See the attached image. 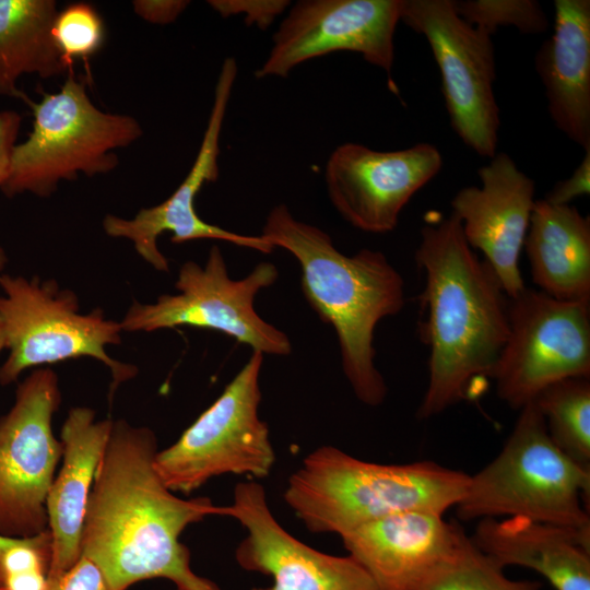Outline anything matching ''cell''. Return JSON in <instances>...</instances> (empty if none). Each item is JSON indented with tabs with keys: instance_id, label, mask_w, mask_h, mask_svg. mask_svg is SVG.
Masks as SVG:
<instances>
[{
	"instance_id": "1",
	"label": "cell",
	"mask_w": 590,
	"mask_h": 590,
	"mask_svg": "<svg viewBox=\"0 0 590 590\" xmlns=\"http://www.w3.org/2000/svg\"><path fill=\"white\" fill-rule=\"evenodd\" d=\"M157 451L152 429L113 421L88 496L81 555L99 567L111 590L152 578L168 579L176 590H222L191 569L180 535L208 516H228V506L174 495L155 470Z\"/></svg>"
},
{
	"instance_id": "2",
	"label": "cell",
	"mask_w": 590,
	"mask_h": 590,
	"mask_svg": "<svg viewBox=\"0 0 590 590\" xmlns=\"http://www.w3.org/2000/svg\"><path fill=\"white\" fill-rule=\"evenodd\" d=\"M415 261L425 280L421 337L429 349L417 417L426 420L462 401L474 380L493 378L508 338L509 298L452 214L422 227Z\"/></svg>"
},
{
	"instance_id": "10",
	"label": "cell",
	"mask_w": 590,
	"mask_h": 590,
	"mask_svg": "<svg viewBox=\"0 0 590 590\" xmlns=\"http://www.w3.org/2000/svg\"><path fill=\"white\" fill-rule=\"evenodd\" d=\"M509 332L493 378L511 409L550 385L590 377V300H560L524 287L509 298Z\"/></svg>"
},
{
	"instance_id": "19",
	"label": "cell",
	"mask_w": 590,
	"mask_h": 590,
	"mask_svg": "<svg viewBox=\"0 0 590 590\" xmlns=\"http://www.w3.org/2000/svg\"><path fill=\"white\" fill-rule=\"evenodd\" d=\"M113 420H95L94 410L72 408L62 425V464L46 499L51 560L48 577L81 557V535L95 472L108 441Z\"/></svg>"
},
{
	"instance_id": "15",
	"label": "cell",
	"mask_w": 590,
	"mask_h": 590,
	"mask_svg": "<svg viewBox=\"0 0 590 590\" xmlns=\"http://www.w3.org/2000/svg\"><path fill=\"white\" fill-rule=\"evenodd\" d=\"M441 166L440 152L429 143L377 151L347 142L337 146L327 161V193L350 225L386 234L397 227L404 206Z\"/></svg>"
},
{
	"instance_id": "14",
	"label": "cell",
	"mask_w": 590,
	"mask_h": 590,
	"mask_svg": "<svg viewBox=\"0 0 590 590\" xmlns=\"http://www.w3.org/2000/svg\"><path fill=\"white\" fill-rule=\"evenodd\" d=\"M237 72L236 60L227 57L221 66L213 104L196 160L177 189L162 203L141 209L133 219L108 214L103 221V228L108 236L129 239L140 257L157 271L167 272L169 269L166 257L157 247L158 236L166 232L172 233L170 240L175 244L217 239L262 253L274 250L261 235H241L210 224L194 209V199L203 185L219 177L221 133Z\"/></svg>"
},
{
	"instance_id": "17",
	"label": "cell",
	"mask_w": 590,
	"mask_h": 590,
	"mask_svg": "<svg viewBox=\"0 0 590 590\" xmlns=\"http://www.w3.org/2000/svg\"><path fill=\"white\" fill-rule=\"evenodd\" d=\"M477 175L481 185L461 188L451 200V214L471 248L483 253L508 298H514L526 287L519 259L536 201L534 180L503 152Z\"/></svg>"
},
{
	"instance_id": "4",
	"label": "cell",
	"mask_w": 590,
	"mask_h": 590,
	"mask_svg": "<svg viewBox=\"0 0 590 590\" xmlns=\"http://www.w3.org/2000/svg\"><path fill=\"white\" fill-rule=\"evenodd\" d=\"M469 476L434 461L382 464L321 446L290 476L284 500L310 532L342 536L400 512L444 515L464 495Z\"/></svg>"
},
{
	"instance_id": "12",
	"label": "cell",
	"mask_w": 590,
	"mask_h": 590,
	"mask_svg": "<svg viewBox=\"0 0 590 590\" xmlns=\"http://www.w3.org/2000/svg\"><path fill=\"white\" fill-rule=\"evenodd\" d=\"M61 402L58 376L49 368L28 375L0 418V535L22 539L48 530L46 499L62 444L52 433Z\"/></svg>"
},
{
	"instance_id": "32",
	"label": "cell",
	"mask_w": 590,
	"mask_h": 590,
	"mask_svg": "<svg viewBox=\"0 0 590 590\" xmlns=\"http://www.w3.org/2000/svg\"><path fill=\"white\" fill-rule=\"evenodd\" d=\"M189 3L186 0H137L132 2V7L142 20L165 25L175 22Z\"/></svg>"
},
{
	"instance_id": "36",
	"label": "cell",
	"mask_w": 590,
	"mask_h": 590,
	"mask_svg": "<svg viewBox=\"0 0 590 590\" xmlns=\"http://www.w3.org/2000/svg\"><path fill=\"white\" fill-rule=\"evenodd\" d=\"M0 590H7L4 587H0Z\"/></svg>"
},
{
	"instance_id": "11",
	"label": "cell",
	"mask_w": 590,
	"mask_h": 590,
	"mask_svg": "<svg viewBox=\"0 0 590 590\" xmlns=\"http://www.w3.org/2000/svg\"><path fill=\"white\" fill-rule=\"evenodd\" d=\"M400 21L432 49L453 131L476 154L493 157L500 116L492 35L464 21L452 0H401Z\"/></svg>"
},
{
	"instance_id": "7",
	"label": "cell",
	"mask_w": 590,
	"mask_h": 590,
	"mask_svg": "<svg viewBox=\"0 0 590 590\" xmlns=\"http://www.w3.org/2000/svg\"><path fill=\"white\" fill-rule=\"evenodd\" d=\"M0 318L8 357L0 367V384L15 381L32 367L91 357L111 373V393L137 375V367L111 358L109 344L121 342L120 322L105 318L99 308L81 314L76 295L55 281L0 275Z\"/></svg>"
},
{
	"instance_id": "22",
	"label": "cell",
	"mask_w": 590,
	"mask_h": 590,
	"mask_svg": "<svg viewBox=\"0 0 590 590\" xmlns=\"http://www.w3.org/2000/svg\"><path fill=\"white\" fill-rule=\"evenodd\" d=\"M538 290L590 300V220L570 204L536 200L523 244Z\"/></svg>"
},
{
	"instance_id": "31",
	"label": "cell",
	"mask_w": 590,
	"mask_h": 590,
	"mask_svg": "<svg viewBox=\"0 0 590 590\" xmlns=\"http://www.w3.org/2000/svg\"><path fill=\"white\" fill-rule=\"evenodd\" d=\"M22 117L14 110H0V189L10 175L13 151Z\"/></svg>"
},
{
	"instance_id": "34",
	"label": "cell",
	"mask_w": 590,
	"mask_h": 590,
	"mask_svg": "<svg viewBox=\"0 0 590 590\" xmlns=\"http://www.w3.org/2000/svg\"><path fill=\"white\" fill-rule=\"evenodd\" d=\"M5 349V335L3 331V326L0 318V352Z\"/></svg>"
},
{
	"instance_id": "5",
	"label": "cell",
	"mask_w": 590,
	"mask_h": 590,
	"mask_svg": "<svg viewBox=\"0 0 590 590\" xmlns=\"http://www.w3.org/2000/svg\"><path fill=\"white\" fill-rule=\"evenodd\" d=\"M590 470L551 439L533 402L519 410L500 452L469 476L459 519L526 518L566 528L590 543Z\"/></svg>"
},
{
	"instance_id": "28",
	"label": "cell",
	"mask_w": 590,
	"mask_h": 590,
	"mask_svg": "<svg viewBox=\"0 0 590 590\" xmlns=\"http://www.w3.org/2000/svg\"><path fill=\"white\" fill-rule=\"evenodd\" d=\"M209 5L221 16L244 15L248 25L269 27L290 7L286 0H210Z\"/></svg>"
},
{
	"instance_id": "23",
	"label": "cell",
	"mask_w": 590,
	"mask_h": 590,
	"mask_svg": "<svg viewBox=\"0 0 590 590\" xmlns=\"http://www.w3.org/2000/svg\"><path fill=\"white\" fill-rule=\"evenodd\" d=\"M54 0H0V94L24 98L16 83L24 74L47 79L68 69L52 38Z\"/></svg>"
},
{
	"instance_id": "35",
	"label": "cell",
	"mask_w": 590,
	"mask_h": 590,
	"mask_svg": "<svg viewBox=\"0 0 590 590\" xmlns=\"http://www.w3.org/2000/svg\"><path fill=\"white\" fill-rule=\"evenodd\" d=\"M5 262H7L5 253H4L3 249L0 247V272L2 271Z\"/></svg>"
},
{
	"instance_id": "18",
	"label": "cell",
	"mask_w": 590,
	"mask_h": 590,
	"mask_svg": "<svg viewBox=\"0 0 590 590\" xmlns=\"http://www.w3.org/2000/svg\"><path fill=\"white\" fill-rule=\"evenodd\" d=\"M430 511H405L364 524L341 536L347 555L378 590L416 588L458 550L462 528Z\"/></svg>"
},
{
	"instance_id": "8",
	"label": "cell",
	"mask_w": 590,
	"mask_h": 590,
	"mask_svg": "<svg viewBox=\"0 0 590 590\" xmlns=\"http://www.w3.org/2000/svg\"><path fill=\"white\" fill-rule=\"evenodd\" d=\"M262 363L263 354L252 351L219 398L177 441L157 451L154 467L169 491L190 494L222 474H270L275 452L259 416Z\"/></svg>"
},
{
	"instance_id": "26",
	"label": "cell",
	"mask_w": 590,
	"mask_h": 590,
	"mask_svg": "<svg viewBox=\"0 0 590 590\" xmlns=\"http://www.w3.org/2000/svg\"><path fill=\"white\" fill-rule=\"evenodd\" d=\"M457 13L471 25L493 34L499 26H514L523 34H541L547 16L535 0L453 1Z\"/></svg>"
},
{
	"instance_id": "33",
	"label": "cell",
	"mask_w": 590,
	"mask_h": 590,
	"mask_svg": "<svg viewBox=\"0 0 590 590\" xmlns=\"http://www.w3.org/2000/svg\"><path fill=\"white\" fill-rule=\"evenodd\" d=\"M16 541L17 539L0 535V587H3V580H4L3 569H2V560L4 557V554Z\"/></svg>"
},
{
	"instance_id": "25",
	"label": "cell",
	"mask_w": 590,
	"mask_h": 590,
	"mask_svg": "<svg viewBox=\"0 0 590 590\" xmlns=\"http://www.w3.org/2000/svg\"><path fill=\"white\" fill-rule=\"evenodd\" d=\"M416 590H541L535 580H515L467 535L458 550Z\"/></svg>"
},
{
	"instance_id": "3",
	"label": "cell",
	"mask_w": 590,
	"mask_h": 590,
	"mask_svg": "<svg viewBox=\"0 0 590 590\" xmlns=\"http://www.w3.org/2000/svg\"><path fill=\"white\" fill-rule=\"evenodd\" d=\"M261 236L294 256L302 271L303 295L335 331L343 373L356 398L377 406L387 385L376 367L377 324L404 306V281L378 250L342 253L323 229L299 221L285 204L267 215Z\"/></svg>"
},
{
	"instance_id": "27",
	"label": "cell",
	"mask_w": 590,
	"mask_h": 590,
	"mask_svg": "<svg viewBox=\"0 0 590 590\" xmlns=\"http://www.w3.org/2000/svg\"><path fill=\"white\" fill-rule=\"evenodd\" d=\"M51 34L63 64L71 70L76 59L87 62L101 48L105 27L98 12L81 2L57 12Z\"/></svg>"
},
{
	"instance_id": "30",
	"label": "cell",
	"mask_w": 590,
	"mask_h": 590,
	"mask_svg": "<svg viewBox=\"0 0 590 590\" xmlns=\"http://www.w3.org/2000/svg\"><path fill=\"white\" fill-rule=\"evenodd\" d=\"M590 191V151L586 152L580 165L573 175L562 181L547 193L546 201L555 204H569L578 197L588 194Z\"/></svg>"
},
{
	"instance_id": "9",
	"label": "cell",
	"mask_w": 590,
	"mask_h": 590,
	"mask_svg": "<svg viewBox=\"0 0 590 590\" xmlns=\"http://www.w3.org/2000/svg\"><path fill=\"white\" fill-rule=\"evenodd\" d=\"M278 278L273 263L260 262L245 278L232 279L220 247L214 245L204 266L187 261L180 267L176 294H163L151 304L133 302L120 324L129 332L185 326L214 330L263 355L287 356L292 352L287 334L255 309L257 294Z\"/></svg>"
},
{
	"instance_id": "20",
	"label": "cell",
	"mask_w": 590,
	"mask_h": 590,
	"mask_svg": "<svg viewBox=\"0 0 590 590\" xmlns=\"http://www.w3.org/2000/svg\"><path fill=\"white\" fill-rule=\"evenodd\" d=\"M554 31L535 54L551 119L590 151V1L555 0Z\"/></svg>"
},
{
	"instance_id": "21",
	"label": "cell",
	"mask_w": 590,
	"mask_h": 590,
	"mask_svg": "<svg viewBox=\"0 0 590 590\" xmlns=\"http://www.w3.org/2000/svg\"><path fill=\"white\" fill-rule=\"evenodd\" d=\"M470 538L502 568H530L555 590H590V543L566 528L519 517L485 518Z\"/></svg>"
},
{
	"instance_id": "13",
	"label": "cell",
	"mask_w": 590,
	"mask_h": 590,
	"mask_svg": "<svg viewBox=\"0 0 590 590\" xmlns=\"http://www.w3.org/2000/svg\"><path fill=\"white\" fill-rule=\"evenodd\" d=\"M401 0H300L273 35L258 79L286 78L308 60L335 51L359 54L384 70L390 84Z\"/></svg>"
},
{
	"instance_id": "6",
	"label": "cell",
	"mask_w": 590,
	"mask_h": 590,
	"mask_svg": "<svg viewBox=\"0 0 590 590\" xmlns=\"http://www.w3.org/2000/svg\"><path fill=\"white\" fill-rule=\"evenodd\" d=\"M30 105L32 131L15 145L9 178L1 187L8 197L31 192L46 198L61 181L79 174L109 173L119 163L114 151L143 133L135 118L97 108L85 83L72 73L58 92L44 94L39 103Z\"/></svg>"
},
{
	"instance_id": "29",
	"label": "cell",
	"mask_w": 590,
	"mask_h": 590,
	"mask_svg": "<svg viewBox=\"0 0 590 590\" xmlns=\"http://www.w3.org/2000/svg\"><path fill=\"white\" fill-rule=\"evenodd\" d=\"M46 590H111L99 567L81 555L66 571L48 577Z\"/></svg>"
},
{
	"instance_id": "16",
	"label": "cell",
	"mask_w": 590,
	"mask_h": 590,
	"mask_svg": "<svg viewBox=\"0 0 590 590\" xmlns=\"http://www.w3.org/2000/svg\"><path fill=\"white\" fill-rule=\"evenodd\" d=\"M228 517L247 534L235 551L238 565L273 579L267 590H378L352 556L317 551L290 534L274 518L266 491L255 481L234 488Z\"/></svg>"
},
{
	"instance_id": "24",
	"label": "cell",
	"mask_w": 590,
	"mask_h": 590,
	"mask_svg": "<svg viewBox=\"0 0 590 590\" xmlns=\"http://www.w3.org/2000/svg\"><path fill=\"white\" fill-rule=\"evenodd\" d=\"M554 444L573 461L590 470V381L567 378L543 389L532 401Z\"/></svg>"
}]
</instances>
